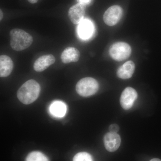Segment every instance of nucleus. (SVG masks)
I'll list each match as a JSON object with an SVG mask.
<instances>
[{
    "instance_id": "aec40b11",
    "label": "nucleus",
    "mask_w": 161,
    "mask_h": 161,
    "mask_svg": "<svg viewBox=\"0 0 161 161\" xmlns=\"http://www.w3.org/2000/svg\"><path fill=\"white\" fill-rule=\"evenodd\" d=\"M0 15H1V16H0V20H2L3 19V11H2V10H0Z\"/></svg>"
},
{
    "instance_id": "7ed1b4c3",
    "label": "nucleus",
    "mask_w": 161,
    "mask_h": 161,
    "mask_svg": "<svg viewBox=\"0 0 161 161\" xmlns=\"http://www.w3.org/2000/svg\"><path fill=\"white\" fill-rule=\"evenodd\" d=\"M99 85L94 78L87 77L80 79L76 84V92L82 97H87L95 95L98 92Z\"/></svg>"
},
{
    "instance_id": "6e6552de",
    "label": "nucleus",
    "mask_w": 161,
    "mask_h": 161,
    "mask_svg": "<svg viewBox=\"0 0 161 161\" xmlns=\"http://www.w3.org/2000/svg\"><path fill=\"white\" fill-rule=\"evenodd\" d=\"M104 143L106 149L110 152H115L120 147L121 138L117 133L109 132L104 137Z\"/></svg>"
},
{
    "instance_id": "412c9836",
    "label": "nucleus",
    "mask_w": 161,
    "mask_h": 161,
    "mask_svg": "<svg viewBox=\"0 0 161 161\" xmlns=\"http://www.w3.org/2000/svg\"><path fill=\"white\" fill-rule=\"evenodd\" d=\"M150 161H161V160L159 158H154L152 159Z\"/></svg>"
},
{
    "instance_id": "20e7f679",
    "label": "nucleus",
    "mask_w": 161,
    "mask_h": 161,
    "mask_svg": "<svg viewBox=\"0 0 161 161\" xmlns=\"http://www.w3.org/2000/svg\"><path fill=\"white\" fill-rule=\"evenodd\" d=\"M109 53L112 59L115 61H122L129 58L132 49L130 45L125 42H116L110 47Z\"/></svg>"
},
{
    "instance_id": "6ab92c4d",
    "label": "nucleus",
    "mask_w": 161,
    "mask_h": 161,
    "mask_svg": "<svg viewBox=\"0 0 161 161\" xmlns=\"http://www.w3.org/2000/svg\"><path fill=\"white\" fill-rule=\"evenodd\" d=\"M27 1L31 4H35V3H37L39 0H27Z\"/></svg>"
},
{
    "instance_id": "2eb2a0df",
    "label": "nucleus",
    "mask_w": 161,
    "mask_h": 161,
    "mask_svg": "<svg viewBox=\"0 0 161 161\" xmlns=\"http://www.w3.org/2000/svg\"><path fill=\"white\" fill-rule=\"evenodd\" d=\"M26 161H49L46 155L39 151L30 153L26 157Z\"/></svg>"
},
{
    "instance_id": "39448f33",
    "label": "nucleus",
    "mask_w": 161,
    "mask_h": 161,
    "mask_svg": "<svg viewBox=\"0 0 161 161\" xmlns=\"http://www.w3.org/2000/svg\"><path fill=\"white\" fill-rule=\"evenodd\" d=\"M123 12L122 8L120 6L115 5L111 6L104 14V22L108 26H115L121 19Z\"/></svg>"
},
{
    "instance_id": "423d86ee",
    "label": "nucleus",
    "mask_w": 161,
    "mask_h": 161,
    "mask_svg": "<svg viewBox=\"0 0 161 161\" xmlns=\"http://www.w3.org/2000/svg\"><path fill=\"white\" fill-rule=\"evenodd\" d=\"M137 92L133 88L128 87L122 93L120 98V103L125 110L130 109L133 106L137 98Z\"/></svg>"
},
{
    "instance_id": "1a4fd4ad",
    "label": "nucleus",
    "mask_w": 161,
    "mask_h": 161,
    "mask_svg": "<svg viewBox=\"0 0 161 161\" xmlns=\"http://www.w3.org/2000/svg\"><path fill=\"white\" fill-rule=\"evenodd\" d=\"M94 32V26L91 20L84 19L78 27V36L82 40H88L92 36Z\"/></svg>"
},
{
    "instance_id": "9b49d317",
    "label": "nucleus",
    "mask_w": 161,
    "mask_h": 161,
    "mask_svg": "<svg viewBox=\"0 0 161 161\" xmlns=\"http://www.w3.org/2000/svg\"><path fill=\"white\" fill-rule=\"evenodd\" d=\"M14 63L10 57L7 55L0 56V76L1 78L8 77L13 69Z\"/></svg>"
},
{
    "instance_id": "0eeeda50",
    "label": "nucleus",
    "mask_w": 161,
    "mask_h": 161,
    "mask_svg": "<svg viewBox=\"0 0 161 161\" xmlns=\"http://www.w3.org/2000/svg\"><path fill=\"white\" fill-rule=\"evenodd\" d=\"M86 12V5L78 3L71 7L69 10L68 16L73 24L77 25L84 19Z\"/></svg>"
},
{
    "instance_id": "f3484780",
    "label": "nucleus",
    "mask_w": 161,
    "mask_h": 161,
    "mask_svg": "<svg viewBox=\"0 0 161 161\" xmlns=\"http://www.w3.org/2000/svg\"><path fill=\"white\" fill-rule=\"evenodd\" d=\"M109 129L110 132L117 133L119 131V127L117 124H112L110 126Z\"/></svg>"
},
{
    "instance_id": "ddd939ff",
    "label": "nucleus",
    "mask_w": 161,
    "mask_h": 161,
    "mask_svg": "<svg viewBox=\"0 0 161 161\" xmlns=\"http://www.w3.org/2000/svg\"><path fill=\"white\" fill-rule=\"evenodd\" d=\"M135 69V64L129 60L119 68L117 71V77L122 79H129L132 77Z\"/></svg>"
},
{
    "instance_id": "f8f14e48",
    "label": "nucleus",
    "mask_w": 161,
    "mask_h": 161,
    "mask_svg": "<svg viewBox=\"0 0 161 161\" xmlns=\"http://www.w3.org/2000/svg\"><path fill=\"white\" fill-rule=\"evenodd\" d=\"M80 57V53L78 49L72 47H69L64 50L60 56L61 61L64 64L76 62Z\"/></svg>"
},
{
    "instance_id": "dca6fc26",
    "label": "nucleus",
    "mask_w": 161,
    "mask_h": 161,
    "mask_svg": "<svg viewBox=\"0 0 161 161\" xmlns=\"http://www.w3.org/2000/svg\"><path fill=\"white\" fill-rule=\"evenodd\" d=\"M73 161H93L92 156L85 152L77 153L74 157Z\"/></svg>"
},
{
    "instance_id": "9d476101",
    "label": "nucleus",
    "mask_w": 161,
    "mask_h": 161,
    "mask_svg": "<svg viewBox=\"0 0 161 161\" xmlns=\"http://www.w3.org/2000/svg\"><path fill=\"white\" fill-rule=\"evenodd\" d=\"M56 61L54 56L52 54L43 55L38 58L34 64V69L36 71L43 72L53 64Z\"/></svg>"
},
{
    "instance_id": "f257e3e1",
    "label": "nucleus",
    "mask_w": 161,
    "mask_h": 161,
    "mask_svg": "<svg viewBox=\"0 0 161 161\" xmlns=\"http://www.w3.org/2000/svg\"><path fill=\"white\" fill-rule=\"evenodd\" d=\"M41 87L36 80L31 79L20 87L17 92L18 99L25 104L33 103L39 97Z\"/></svg>"
},
{
    "instance_id": "a211bd4d",
    "label": "nucleus",
    "mask_w": 161,
    "mask_h": 161,
    "mask_svg": "<svg viewBox=\"0 0 161 161\" xmlns=\"http://www.w3.org/2000/svg\"><path fill=\"white\" fill-rule=\"evenodd\" d=\"M92 1V0H78L79 3H82V4H84L85 5L89 4Z\"/></svg>"
},
{
    "instance_id": "4468645a",
    "label": "nucleus",
    "mask_w": 161,
    "mask_h": 161,
    "mask_svg": "<svg viewBox=\"0 0 161 161\" xmlns=\"http://www.w3.org/2000/svg\"><path fill=\"white\" fill-rule=\"evenodd\" d=\"M49 111L53 116L58 118H62L66 114V104L61 101L53 102L50 106Z\"/></svg>"
},
{
    "instance_id": "f03ea898",
    "label": "nucleus",
    "mask_w": 161,
    "mask_h": 161,
    "mask_svg": "<svg viewBox=\"0 0 161 161\" xmlns=\"http://www.w3.org/2000/svg\"><path fill=\"white\" fill-rule=\"evenodd\" d=\"M10 45L14 50L21 51L31 45L33 38L31 35L23 30L15 28L10 31Z\"/></svg>"
}]
</instances>
